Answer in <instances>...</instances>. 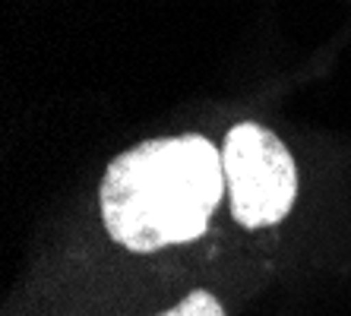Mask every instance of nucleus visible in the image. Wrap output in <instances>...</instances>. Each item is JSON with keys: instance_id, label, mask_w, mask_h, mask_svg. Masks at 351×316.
<instances>
[{"instance_id": "obj_1", "label": "nucleus", "mask_w": 351, "mask_h": 316, "mask_svg": "<svg viewBox=\"0 0 351 316\" xmlns=\"http://www.w3.org/2000/svg\"><path fill=\"white\" fill-rule=\"evenodd\" d=\"M221 149L199 133L146 139L105 168L98 212L111 241L130 253L193 243L221 206Z\"/></svg>"}, {"instance_id": "obj_2", "label": "nucleus", "mask_w": 351, "mask_h": 316, "mask_svg": "<svg viewBox=\"0 0 351 316\" xmlns=\"http://www.w3.org/2000/svg\"><path fill=\"white\" fill-rule=\"evenodd\" d=\"M221 171L231 219L247 231L272 228L288 219L298 199V165L269 127L234 123L221 143Z\"/></svg>"}, {"instance_id": "obj_3", "label": "nucleus", "mask_w": 351, "mask_h": 316, "mask_svg": "<svg viewBox=\"0 0 351 316\" xmlns=\"http://www.w3.org/2000/svg\"><path fill=\"white\" fill-rule=\"evenodd\" d=\"M158 316H228L225 307H221V300L215 297L213 291H206V288H196L190 291L184 300H178L171 310H165Z\"/></svg>"}]
</instances>
